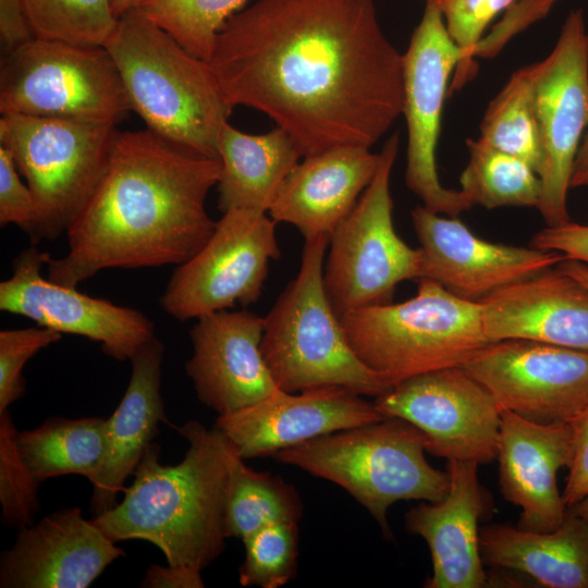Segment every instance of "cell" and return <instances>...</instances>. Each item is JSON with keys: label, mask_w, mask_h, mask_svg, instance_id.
Wrapping results in <instances>:
<instances>
[{"label": "cell", "mask_w": 588, "mask_h": 588, "mask_svg": "<svg viewBox=\"0 0 588 588\" xmlns=\"http://www.w3.org/2000/svg\"><path fill=\"white\" fill-rule=\"evenodd\" d=\"M207 62L226 100L268 115L302 157L370 148L402 114V54L373 0H257Z\"/></svg>", "instance_id": "6da1fadb"}, {"label": "cell", "mask_w": 588, "mask_h": 588, "mask_svg": "<svg viewBox=\"0 0 588 588\" xmlns=\"http://www.w3.org/2000/svg\"><path fill=\"white\" fill-rule=\"evenodd\" d=\"M220 159L181 149L149 130L119 132L108 167L65 233V256L47 279L76 287L105 269L181 265L209 240L206 210Z\"/></svg>", "instance_id": "7a4b0ae2"}, {"label": "cell", "mask_w": 588, "mask_h": 588, "mask_svg": "<svg viewBox=\"0 0 588 588\" xmlns=\"http://www.w3.org/2000/svg\"><path fill=\"white\" fill-rule=\"evenodd\" d=\"M187 441L176 465L160 463L151 442L121 502L93 518L114 542L155 544L169 565L203 571L224 550V501L233 446L222 432L188 420L177 428Z\"/></svg>", "instance_id": "3957f363"}, {"label": "cell", "mask_w": 588, "mask_h": 588, "mask_svg": "<svg viewBox=\"0 0 588 588\" xmlns=\"http://www.w3.org/2000/svg\"><path fill=\"white\" fill-rule=\"evenodd\" d=\"M103 47L147 130L181 149L219 159L220 134L234 107L206 60L137 10L119 17Z\"/></svg>", "instance_id": "277c9868"}, {"label": "cell", "mask_w": 588, "mask_h": 588, "mask_svg": "<svg viewBox=\"0 0 588 588\" xmlns=\"http://www.w3.org/2000/svg\"><path fill=\"white\" fill-rule=\"evenodd\" d=\"M329 236L305 241L297 275L264 317L261 352L279 389L343 387L363 396L390 387L351 347L323 283Z\"/></svg>", "instance_id": "5b68a950"}, {"label": "cell", "mask_w": 588, "mask_h": 588, "mask_svg": "<svg viewBox=\"0 0 588 588\" xmlns=\"http://www.w3.org/2000/svg\"><path fill=\"white\" fill-rule=\"evenodd\" d=\"M357 357L390 388L428 371L463 366L489 343L479 302L460 298L420 278L416 294L341 317Z\"/></svg>", "instance_id": "8992f818"}, {"label": "cell", "mask_w": 588, "mask_h": 588, "mask_svg": "<svg viewBox=\"0 0 588 588\" xmlns=\"http://www.w3.org/2000/svg\"><path fill=\"white\" fill-rule=\"evenodd\" d=\"M425 451L426 438L418 428L390 417L315 438L273 457L342 487L390 537L387 512L392 504L438 502L450 490L448 471L433 468Z\"/></svg>", "instance_id": "52a82bcc"}, {"label": "cell", "mask_w": 588, "mask_h": 588, "mask_svg": "<svg viewBox=\"0 0 588 588\" xmlns=\"http://www.w3.org/2000/svg\"><path fill=\"white\" fill-rule=\"evenodd\" d=\"M132 105L102 46L33 37L1 58L0 112L119 123Z\"/></svg>", "instance_id": "ba28073f"}, {"label": "cell", "mask_w": 588, "mask_h": 588, "mask_svg": "<svg viewBox=\"0 0 588 588\" xmlns=\"http://www.w3.org/2000/svg\"><path fill=\"white\" fill-rule=\"evenodd\" d=\"M118 133L105 122L1 114L0 146L37 200L41 241L66 231L102 177Z\"/></svg>", "instance_id": "9c48e42d"}, {"label": "cell", "mask_w": 588, "mask_h": 588, "mask_svg": "<svg viewBox=\"0 0 588 588\" xmlns=\"http://www.w3.org/2000/svg\"><path fill=\"white\" fill-rule=\"evenodd\" d=\"M399 151V134L383 144L376 174L350 215L329 237L323 283L341 318L389 302L395 286L421 278L420 249L395 232L390 177Z\"/></svg>", "instance_id": "30bf717a"}, {"label": "cell", "mask_w": 588, "mask_h": 588, "mask_svg": "<svg viewBox=\"0 0 588 588\" xmlns=\"http://www.w3.org/2000/svg\"><path fill=\"white\" fill-rule=\"evenodd\" d=\"M541 161L538 211L548 226L569 221L567 193L588 127V28L580 9L565 19L550 54L530 64Z\"/></svg>", "instance_id": "8fae6325"}, {"label": "cell", "mask_w": 588, "mask_h": 588, "mask_svg": "<svg viewBox=\"0 0 588 588\" xmlns=\"http://www.w3.org/2000/svg\"><path fill=\"white\" fill-rule=\"evenodd\" d=\"M277 222L264 212H222L205 245L173 271L160 298L179 321L256 303L269 262L280 258Z\"/></svg>", "instance_id": "7c38bea8"}, {"label": "cell", "mask_w": 588, "mask_h": 588, "mask_svg": "<svg viewBox=\"0 0 588 588\" xmlns=\"http://www.w3.org/2000/svg\"><path fill=\"white\" fill-rule=\"evenodd\" d=\"M460 61V49L446 29L438 2H426L402 54V114L407 126L405 183L424 207L449 217H457L474 207L461 189L444 187L437 170L444 100Z\"/></svg>", "instance_id": "4fadbf2b"}, {"label": "cell", "mask_w": 588, "mask_h": 588, "mask_svg": "<svg viewBox=\"0 0 588 588\" xmlns=\"http://www.w3.org/2000/svg\"><path fill=\"white\" fill-rule=\"evenodd\" d=\"M384 418H401L426 438V451L446 461L480 464L497 458L501 407L462 366L420 373L375 400Z\"/></svg>", "instance_id": "5bb4252c"}, {"label": "cell", "mask_w": 588, "mask_h": 588, "mask_svg": "<svg viewBox=\"0 0 588 588\" xmlns=\"http://www.w3.org/2000/svg\"><path fill=\"white\" fill-rule=\"evenodd\" d=\"M501 409L568 422L588 406V352L529 340L489 342L463 366Z\"/></svg>", "instance_id": "9a60e30c"}, {"label": "cell", "mask_w": 588, "mask_h": 588, "mask_svg": "<svg viewBox=\"0 0 588 588\" xmlns=\"http://www.w3.org/2000/svg\"><path fill=\"white\" fill-rule=\"evenodd\" d=\"M50 255L36 245L22 250L12 274L0 283V309L60 333L76 334L100 344L117 360L131 359L155 335L154 322L137 309L119 306L60 285L41 274Z\"/></svg>", "instance_id": "2e32d148"}, {"label": "cell", "mask_w": 588, "mask_h": 588, "mask_svg": "<svg viewBox=\"0 0 588 588\" xmlns=\"http://www.w3.org/2000/svg\"><path fill=\"white\" fill-rule=\"evenodd\" d=\"M411 217L420 243L421 278L463 299L478 302L566 259L553 250L480 238L457 217H441L424 206L415 207Z\"/></svg>", "instance_id": "e0dca14e"}, {"label": "cell", "mask_w": 588, "mask_h": 588, "mask_svg": "<svg viewBox=\"0 0 588 588\" xmlns=\"http://www.w3.org/2000/svg\"><path fill=\"white\" fill-rule=\"evenodd\" d=\"M382 419L373 402L333 385L296 393L278 390L250 406L218 416L215 427L246 460L273 456L315 438Z\"/></svg>", "instance_id": "ac0fdd59"}, {"label": "cell", "mask_w": 588, "mask_h": 588, "mask_svg": "<svg viewBox=\"0 0 588 588\" xmlns=\"http://www.w3.org/2000/svg\"><path fill=\"white\" fill-rule=\"evenodd\" d=\"M196 320L185 370L203 404L228 415L281 390L261 352L264 317L223 309Z\"/></svg>", "instance_id": "d6986e66"}, {"label": "cell", "mask_w": 588, "mask_h": 588, "mask_svg": "<svg viewBox=\"0 0 588 588\" xmlns=\"http://www.w3.org/2000/svg\"><path fill=\"white\" fill-rule=\"evenodd\" d=\"M125 555L78 507L19 528L0 559L1 588H86Z\"/></svg>", "instance_id": "ffe728a7"}, {"label": "cell", "mask_w": 588, "mask_h": 588, "mask_svg": "<svg viewBox=\"0 0 588 588\" xmlns=\"http://www.w3.org/2000/svg\"><path fill=\"white\" fill-rule=\"evenodd\" d=\"M571 458L568 422L539 424L501 411L499 483L503 498L520 509L518 528L551 531L559 527L567 506L556 475Z\"/></svg>", "instance_id": "44dd1931"}, {"label": "cell", "mask_w": 588, "mask_h": 588, "mask_svg": "<svg viewBox=\"0 0 588 588\" xmlns=\"http://www.w3.org/2000/svg\"><path fill=\"white\" fill-rule=\"evenodd\" d=\"M478 466L471 461H448L446 497L438 502L425 501L405 515L406 530L424 538L431 554L432 573L426 588L488 587L479 522L489 504Z\"/></svg>", "instance_id": "7402d4cb"}, {"label": "cell", "mask_w": 588, "mask_h": 588, "mask_svg": "<svg viewBox=\"0 0 588 588\" xmlns=\"http://www.w3.org/2000/svg\"><path fill=\"white\" fill-rule=\"evenodd\" d=\"M478 302L489 342L518 339L588 352V289L558 266Z\"/></svg>", "instance_id": "603a6c76"}, {"label": "cell", "mask_w": 588, "mask_h": 588, "mask_svg": "<svg viewBox=\"0 0 588 588\" xmlns=\"http://www.w3.org/2000/svg\"><path fill=\"white\" fill-rule=\"evenodd\" d=\"M285 179L268 215L294 225L305 241L330 237L373 179L380 154L341 146L303 157Z\"/></svg>", "instance_id": "cb8c5ba5"}, {"label": "cell", "mask_w": 588, "mask_h": 588, "mask_svg": "<svg viewBox=\"0 0 588 588\" xmlns=\"http://www.w3.org/2000/svg\"><path fill=\"white\" fill-rule=\"evenodd\" d=\"M164 346L154 336L132 356V372L125 393L107 418L106 453L93 487L90 509L94 517L118 503L124 482L133 476L145 451L166 421L161 395Z\"/></svg>", "instance_id": "d4e9b609"}, {"label": "cell", "mask_w": 588, "mask_h": 588, "mask_svg": "<svg viewBox=\"0 0 588 588\" xmlns=\"http://www.w3.org/2000/svg\"><path fill=\"white\" fill-rule=\"evenodd\" d=\"M480 552L485 565L520 573L542 587L588 588V524L568 507L551 531L482 526Z\"/></svg>", "instance_id": "484cf974"}, {"label": "cell", "mask_w": 588, "mask_h": 588, "mask_svg": "<svg viewBox=\"0 0 588 588\" xmlns=\"http://www.w3.org/2000/svg\"><path fill=\"white\" fill-rule=\"evenodd\" d=\"M301 158L292 138L278 126L254 135L228 122L219 139L220 211L245 209L268 213Z\"/></svg>", "instance_id": "4316f807"}, {"label": "cell", "mask_w": 588, "mask_h": 588, "mask_svg": "<svg viewBox=\"0 0 588 588\" xmlns=\"http://www.w3.org/2000/svg\"><path fill=\"white\" fill-rule=\"evenodd\" d=\"M107 418L49 417L39 427L19 432L20 453L40 482L63 475L93 480L106 453Z\"/></svg>", "instance_id": "83f0119b"}, {"label": "cell", "mask_w": 588, "mask_h": 588, "mask_svg": "<svg viewBox=\"0 0 588 588\" xmlns=\"http://www.w3.org/2000/svg\"><path fill=\"white\" fill-rule=\"evenodd\" d=\"M302 515V500L293 486L280 477L248 467L233 448L224 501L228 538L243 541L268 525L298 523Z\"/></svg>", "instance_id": "f1b7e54d"}, {"label": "cell", "mask_w": 588, "mask_h": 588, "mask_svg": "<svg viewBox=\"0 0 588 588\" xmlns=\"http://www.w3.org/2000/svg\"><path fill=\"white\" fill-rule=\"evenodd\" d=\"M468 161L460 176L461 191L471 204L487 209L535 207L541 196L536 170L525 160L478 139H467Z\"/></svg>", "instance_id": "f546056e"}, {"label": "cell", "mask_w": 588, "mask_h": 588, "mask_svg": "<svg viewBox=\"0 0 588 588\" xmlns=\"http://www.w3.org/2000/svg\"><path fill=\"white\" fill-rule=\"evenodd\" d=\"M479 139L525 160L538 173L541 151L534 111L530 64L516 70L491 100L480 123Z\"/></svg>", "instance_id": "4dcf8cb0"}, {"label": "cell", "mask_w": 588, "mask_h": 588, "mask_svg": "<svg viewBox=\"0 0 588 588\" xmlns=\"http://www.w3.org/2000/svg\"><path fill=\"white\" fill-rule=\"evenodd\" d=\"M35 37L105 46L119 17L111 0H23Z\"/></svg>", "instance_id": "1f68e13d"}, {"label": "cell", "mask_w": 588, "mask_h": 588, "mask_svg": "<svg viewBox=\"0 0 588 588\" xmlns=\"http://www.w3.org/2000/svg\"><path fill=\"white\" fill-rule=\"evenodd\" d=\"M247 0H146L136 9L182 47L208 61L216 37Z\"/></svg>", "instance_id": "d6a6232c"}, {"label": "cell", "mask_w": 588, "mask_h": 588, "mask_svg": "<svg viewBox=\"0 0 588 588\" xmlns=\"http://www.w3.org/2000/svg\"><path fill=\"white\" fill-rule=\"evenodd\" d=\"M245 559L238 568L244 587L279 588L295 575L298 528L295 522L271 524L243 540Z\"/></svg>", "instance_id": "836d02e7"}, {"label": "cell", "mask_w": 588, "mask_h": 588, "mask_svg": "<svg viewBox=\"0 0 588 588\" xmlns=\"http://www.w3.org/2000/svg\"><path fill=\"white\" fill-rule=\"evenodd\" d=\"M9 411L0 412V504L2 523L23 527L34 523L40 481L25 464Z\"/></svg>", "instance_id": "e575fe53"}, {"label": "cell", "mask_w": 588, "mask_h": 588, "mask_svg": "<svg viewBox=\"0 0 588 588\" xmlns=\"http://www.w3.org/2000/svg\"><path fill=\"white\" fill-rule=\"evenodd\" d=\"M517 0H437L446 29L461 52L460 64L452 78L451 90L456 91L477 72L476 50L482 35L501 12Z\"/></svg>", "instance_id": "d590c367"}, {"label": "cell", "mask_w": 588, "mask_h": 588, "mask_svg": "<svg viewBox=\"0 0 588 588\" xmlns=\"http://www.w3.org/2000/svg\"><path fill=\"white\" fill-rule=\"evenodd\" d=\"M62 333L41 326L0 331V412L25 392L23 369L40 350L61 340Z\"/></svg>", "instance_id": "8d00e7d4"}, {"label": "cell", "mask_w": 588, "mask_h": 588, "mask_svg": "<svg viewBox=\"0 0 588 588\" xmlns=\"http://www.w3.org/2000/svg\"><path fill=\"white\" fill-rule=\"evenodd\" d=\"M17 171L10 152L0 146V223L17 225L36 245L41 241L40 210L33 192L22 183Z\"/></svg>", "instance_id": "74e56055"}, {"label": "cell", "mask_w": 588, "mask_h": 588, "mask_svg": "<svg viewBox=\"0 0 588 588\" xmlns=\"http://www.w3.org/2000/svg\"><path fill=\"white\" fill-rule=\"evenodd\" d=\"M559 1L561 0H517L505 11L489 35L480 39L476 58H491L497 54L510 37L543 19Z\"/></svg>", "instance_id": "f35d334b"}, {"label": "cell", "mask_w": 588, "mask_h": 588, "mask_svg": "<svg viewBox=\"0 0 588 588\" xmlns=\"http://www.w3.org/2000/svg\"><path fill=\"white\" fill-rule=\"evenodd\" d=\"M572 430V458L562 493L567 507L588 495V406L568 421Z\"/></svg>", "instance_id": "ab89813d"}, {"label": "cell", "mask_w": 588, "mask_h": 588, "mask_svg": "<svg viewBox=\"0 0 588 588\" xmlns=\"http://www.w3.org/2000/svg\"><path fill=\"white\" fill-rule=\"evenodd\" d=\"M531 246L561 253L566 259L588 266V225L571 221L547 225L534 235Z\"/></svg>", "instance_id": "60d3db41"}, {"label": "cell", "mask_w": 588, "mask_h": 588, "mask_svg": "<svg viewBox=\"0 0 588 588\" xmlns=\"http://www.w3.org/2000/svg\"><path fill=\"white\" fill-rule=\"evenodd\" d=\"M33 37L23 0H0V41L3 54Z\"/></svg>", "instance_id": "b9f144b4"}, {"label": "cell", "mask_w": 588, "mask_h": 588, "mask_svg": "<svg viewBox=\"0 0 588 588\" xmlns=\"http://www.w3.org/2000/svg\"><path fill=\"white\" fill-rule=\"evenodd\" d=\"M201 571L188 566L152 564L140 581L144 588H203Z\"/></svg>", "instance_id": "7bdbcfd3"}, {"label": "cell", "mask_w": 588, "mask_h": 588, "mask_svg": "<svg viewBox=\"0 0 588 588\" xmlns=\"http://www.w3.org/2000/svg\"><path fill=\"white\" fill-rule=\"evenodd\" d=\"M573 187H588V127L577 150L569 182Z\"/></svg>", "instance_id": "ee69618b"}, {"label": "cell", "mask_w": 588, "mask_h": 588, "mask_svg": "<svg viewBox=\"0 0 588 588\" xmlns=\"http://www.w3.org/2000/svg\"><path fill=\"white\" fill-rule=\"evenodd\" d=\"M558 267L588 289V266L576 260L565 259Z\"/></svg>", "instance_id": "f6af8a7d"}, {"label": "cell", "mask_w": 588, "mask_h": 588, "mask_svg": "<svg viewBox=\"0 0 588 588\" xmlns=\"http://www.w3.org/2000/svg\"><path fill=\"white\" fill-rule=\"evenodd\" d=\"M146 0H111L114 14L120 17L124 13L136 9Z\"/></svg>", "instance_id": "bcb514c9"}, {"label": "cell", "mask_w": 588, "mask_h": 588, "mask_svg": "<svg viewBox=\"0 0 588 588\" xmlns=\"http://www.w3.org/2000/svg\"><path fill=\"white\" fill-rule=\"evenodd\" d=\"M568 509L588 524V495Z\"/></svg>", "instance_id": "7dc6e473"}, {"label": "cell", "mask_w": 588, "mask_h": 588, "mask_svg": "<svg viewBox=\"0 0 588 588\" xmlns=\"http://www.w3.org/2000/svg\"><path fill=\"white\" fill-rule=\"evenodd\" d=\"M425 2H429V1H437V0H424Z\"/></svg>", "instance_id": "c3c4849f"}]
</instances>
